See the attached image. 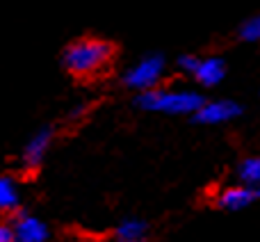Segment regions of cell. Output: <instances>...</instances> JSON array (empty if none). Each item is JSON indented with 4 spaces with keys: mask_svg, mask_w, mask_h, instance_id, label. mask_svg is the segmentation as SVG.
<instances>
[{
    "mask_svg": "<svg viewBox=\"0 0 260 242\" xmlns=\"http://www.w3.org/2000/svg\"><path fill=\"white\" fill-rule=\"evenodd\" d=\"M199 59H201V55H194V53H183L176 57V69H178L180 73H185V76L192 78L194 69H197Z\"/></svg>",
    "mask_w": 260,
    "mask_h": 242,
    "instance_id": "cell-13",
    "label": "cell"
},
{
    "mask_svg": "<svg viewBox=\"0 0 260 242\" xmlns=\"http://www.w3.org/2000/svg\"><path fill=\"white\" fill-rule=\"evenodd\" d=\"M0 242H16L9 220H0Z\"/></svg>",
    "mask_w": 260,
    "mask_h": 242,
    "instance_id": "cell-15",
    "label": "cell"
},
{
    "mask_svg": "<svg viewBox=\"0 0 260 242\" xmlns=\"http://www.w3.org/2000/svg\"><path fill=\"white\" fill-rule=\"evenodd\" d=\"M206 96L187 87H167L160 85L144 94H135V105L142 112L167 114V117H194L203 105Z\"/></svg>",
    "mask_w": 260,
    "mask_h": 242,
    "instance_id": "cell-2",
    "label": "cell"
},
{
    "mask_svg": "<svg viewBox=\"0 0 260 242\" xmlns=\"http://www.w3.org/2000/svg\"><path fill=\"white\" fill-rule=\"evenodd\" d=\"M167 67H169V62H167L165 53H157V50L144 53L142 57H137L121 71V85L135 94L155 89L165 82Z\"/></svg>",
    "mask_w": 260,
    "mask_h": 242,
    "instance_id": "cell-3",
    "label": "cell"
},
{
    "mask_svg": "<svg viewBox=\"0 0 260 242\" xmlns=\"http://www.w3.org/2000/svg\"><path fill=\"white\" fill-rule=\"evenodd\" d=\"M117 59V46L105 37L82 35L71 39L59 53V64L71 78L82 82L103 78Z\"/></svg>",
    "mask_w": 260,
    "mask_h": 242,
    "instance_id": "cell-1",
    "label": "cell"
},
{
    "mask_svg": "<svg viewBox=\"0 0 260 242\" xmlns=\"http://www.w3.org/2000/svg\"><path fill=\"white\" fill-rule=\"evenodd\" d=\"M112 242H148V222L139 215H126L117 222Z\"/></svg>",
    "mask_w": 260,
    "mask_h": 242,
    "instance_id": "cell-9",
    "label": "cell"
},
{
    "mask_svg": "<svg viewBox=\"0 0 260 242\" xmlns=\"http://www.w3.org/2000/svg\"><path fill=\"white\" fill-rule=\"evenodd\" d=\"M21 185L14 174H0V215L12 217L21 210Z\"/></svg>",
    "mask_w": 260,
    "mask_h": 242,
    "instance_id": "cell-10",
    "label": "cell"
},
{
    "mask_svg": "<svg viewBox=\"0 0 260 242\" xmlns=\"http://www.w3.org/2000/svg\"><path fill=\"white\" fill-rule=\"evenodd\" d=\"M238 37L247 44H258L260 41V14L247 16L242 23L238 25Z\"/></svg>",
    "mask_w": 260,
    "mask_h": 242,
    "instance_id": "cell-12",
    "label": "cell"
},
{
    "mask_svg": "<svg viewBox=\"0 0 260 242\" xmlns=\"http://www.w3.org/2000/svg\"><path fill=\"white\" fill-rule=\"evenodd\" d=\"M9 224L14 229L16 242H50V226L44 217L37 213L21 208L9 217Z\"/></svg>",
    "mask_w": 260,
    "mask_h": 242,
    "instance_id": "cell-5",
    "label": "cell"
},
{
    "mask_svg": "<svg viewBox=\"0 0 260 242\" xmlns=\"http://www.w3.org/2000/svg\"><path fill=\"white\" fill-rule=\"evenodd\" d=\"M226 62L224 57H219V55H206V57L199 59L197 69H194L192 73V80L197 82L199 87H217L221 85V80L226 78Z\"/></svg>",
    "mask_w": 260,
    "mask_h": 242,
    "instance_id": "cell-8",
    "label": "cell"
},
{
    "mask_svg": "<svg viewBox=\"0 0 260 242\" xmlns=\"http://www.w3.org/2000/svg\"><path fill=\"white\" fill-rule=\"evenodd\" d=\"M55 137H57V126L53 124H44L35 133H30V137L23 142L21 151H18V171L25 176H35L44 167L55 144Z\"/></svg>",
    "mask_w": 260,
    "mask_h": 242,
    "instance_id": "cell-4",
    "label": "cell"
},
{
    "mask_svg": "<svg viewBox=\"0 0 260 242\" xmlns=\"http://www.w3.org/2000/svg\"><path fill=\"white\" fill-rule=\"evenodd\" d=\"M258 199H260V194L256 190H251V188H247V185L235 180V183L224 185V188L217 190L215 197H212V203H215V208H219V210L238 213V210L249 208L251 203H256Z\"/></svg>",
    "mask_w": 260,
    "mask_h": 242,
    "instance_id": "cell-7",
    "label": "cell"
},
{
    "mask_svg": "<svg viewBox=\"0 0 260 242\" xmlns=\"http://www.w3.org/2000/svg\"><path fill=\"white\" fill-rule=\"evenodd\" d=\"M235 180L260 194V156H247L235 167Z\"/></svg>",
    "mask_w": 260,
    "mask_h": 242,
    "instance_id": "cell-11",
    "label": "cell"
},
{
    "mask_svg": "<svg viewBox=\"0 0 260 242\" xmlns=\"http://www.w3.org/2000/svg\"><path fill=\"white\" fill-rule=\"evenodd\" d=\"M242 114V105L233 99H206L199 112L194 114V121L201 126H221L235 121Z\"/></svg>",
    "mask_w": 260,
    "mask_h": 242,
    "instance_id": "cell-6",
    "label": "cell"
},
{
    "mask_svg": "<svg viewBox=\"0 0 260 242\" xmlns=\"http://www.w3.org/2000/svg\"><path fill=\"white\" fill-rule=\"evenodd\" d=\"M91 105L87 103V101H80V103H73L71 108L67 110V121H80L87 117V112H89Z\"/></svg>",
    "mask_w": 260,
    "mask_h": 242,
    "instance_id": "cell-14",
    "label": "cell"
}]
</instances>
